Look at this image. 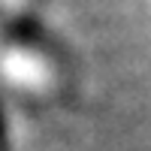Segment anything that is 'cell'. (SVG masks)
<instances>
[{
    "instance_id": "cell-1",
    "label": "cell",
    "mask_w": 151,
    "mask_h": 151,
    "mask_svg": "<svg viewBox=\"0 0 151 151\" xmlns=\"http://www.w3.org/2000/svg\"><path fill=\"white\" fill-rule=\"evenodd\" d=\"M0 151H9L6 148V124H3V115H0Z\"/></svg>"
}]
</instances>
